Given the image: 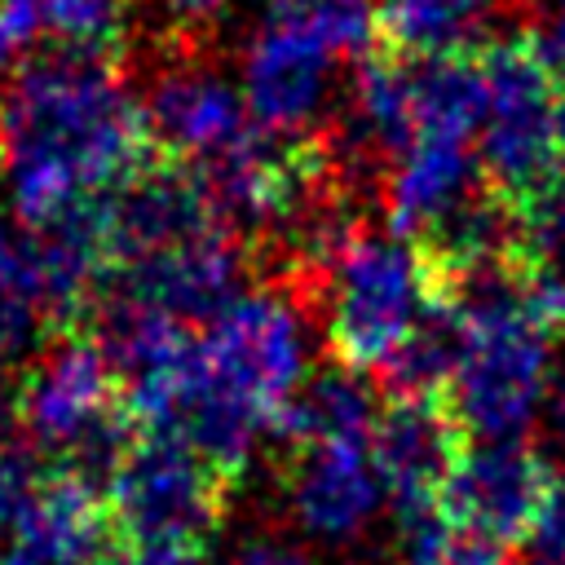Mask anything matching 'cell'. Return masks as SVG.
I'll use <instances>...</instances> for the list:
<instances>
[{
  "label": "cell",
  "mask_w": 565,
  "mask_h": 565,
  "mask_svg": "<svg viewBox=\"0 0 565 565\" xmlns=\"http://www.w3.org/2000/svg\"><path fill=\"white\" fill-rule=\"evenodd\" d=\"M150 150L146 106L110 57L53 49L0 84V181L22 230L110 199Z\"/></svg>",
  "instance_id": "1"
},
{
  "label": "cell",
  "mask_w": 565,
  "mask_h": 565,
  "mask_svg": "<svg viewBox=\"0 0 565 565\" xmlns=\"http://www.w3.org/2000/svg\"><path fill=\"white\" fill-rule=\"evenodd\" d=\"M305 322L282 291H243L159 371L124 384L137 433L194 446L230 481L247 468L256 437L274 433L305 375Z\"/></svg>",
  "instance_id": "2"
},
{
  "label": "cell",
  "mask_w": 565,
  "mask_h": 565,
  "mask_svg": "<svg viewBox=\"0 0 565 565\" xmlns=\"http://www.w3.org/2000/svg\"><path fill=\"white\" fill-rule=\"evenodd\" d=\"M318 291L327 300V344L335 362L358 375H380L437 300L424 252L393 230L366 225H353L322 265Z\"/></svg>",
  "instance_id": "3"
},
{
  "label": "cell",
  "mask_w": 565,
  "mask_h": 565,
  "mask_svg": "<svg viewBox=\"0 0 565 565\" xmlns=\"http://www.w3.org/2000/svg\"><path fill=\"white\" fill-rule=\"evenodd\" d=\"M477 66H481V128H477L481 181L512 212V221H525L561 185L556 150H552L556 79L530 35L481 44Z\"/></svg>",
  "instance_id": "4"
},
{
  "label": "cell",
  "mask_w": 565,
  "mask_h": 565,
  "mask_svg": "<svg viewBox=\"0 0 565 565\" xmlns=\"http://www.w3.org/2000/svg\"><path fill=\"white\" fill-rule=\"evenodd\" d=\"M18 424L35 450L66 455V468L102 477L115 468L119 450L132 437L124 415V375L102 344V335H62L31 366L18 393Z\"/></svg>",
  "instance_id": "5"
},
{
  "label": "cell",
  "mask_w": 565,
  "mask_h": 565,
  "mask_svg": "<svg viewBox=\"0 0 565 565\" xmlns=\"http://www.w3.org/2000/svg\"><path fill=\"white\" fill-rule=\"evenodd\" d=\"M102 490L124 547L199 552L221 525L230 477L181 437L132 428Z\"/></svg>",
  "instance_id": "6"
},
{
  "label": "cell",
  "mask_w": 565,
  "mask_h": 565,
  "mask_svg": "<svg viewBox=\"0 0 565 565\" xmlns=\"http://www.w3.org/2000/svg\"><path fill=\"white\" fill-rule=\"evenodd\" d=\"M552 481L556 477L547 459L525 437L468 441L437 494V508L450 525L508 547L516 539H530Z\"/></svg>",
  "instance_id": "7"
},
{
  "label": "cell",
  "mask_w": 565,
  "mask_h": 565,
  "mask_svg": "<svg viewBox=\"0 0 565 565\" xmlns=\"http://www.w3.org/2000/svg\"><path fill=\"white\" fill-rule=\"evenodd\" d=\"M243 238L234 230H207L141 260L115 269L102 300H124L163 313L181 327H207L243 291Z\"/></svg>",
  "instance_id": "8"
},
{
  "label": "cell",
  "mask_w": 565,
  "mask_h": 565,
  "mask_svg": "<svg viewBox=\"0 0 565 565\" xmlns=\"http://www.w3.org/2000/svg\"><path fill=\"white\" fill-rule=\"evenodd\" d=\"M468 441L472 437L455 419L446 393H384L371 450L397 516L437 508V494Z\"/></svg>",
  "instance_id": "9"
},
{
  "label": "cell",
  "mask_w": 565,
  "mask_h": 565,
  "mask_svg": "<svg viewBox=\"0 0 565 565\" xmlns=\"http://www.w3.org/2000/svg\"><path fill=\"white\" fill-rule=\"evenodd\" d=\"M287 499L318 539H353L388 499L371 433H340L287 446Z\"/></svg>",
  "instance_id": "10"
},
{
  "label": "cell",
  "mask_w": 565,
  "mask_h": 565,
  "mask_svg": "<svg viewBox=\"0 0 565 565\" xmlns=\"http://www.w3.org/2000/svg\"><path fill=\"white\" fill-rule=\"evenodd\" d=\"M331 66L335 53L318 44L309 31L287 22H265L243 53L238 93L265 132L305 137L331 88Z\"/></svg>",
  "instance_id": "11"
},
{
  "label": "cell",
  "mask_w": 565,
  "mask_h": 565,
  "mask_svg": "<svg viewBox=\"0 0 565 565\" xmlns=\"http://www.w3.org/2000/svg\"><path fill=\"white\" fill-rule=\"evenodd\" d=\"M141 106H146L154 146L185 168H199V163L225 154L256 128L243 93L207 66L159 71Z\"/></svg>",
  "instance_id": "12"
},
{
  "label": "cell",
  "mask_w": 565,
  "mask_h": 565,
  "mask_svg": "<svg viewBox=\"0 0 565 565\" xmlns=\"http://www.w3.org/2000/svg\"><path fill=\"white\" fill-rule=\"evenodd\" d=\"M106 221H110L115 269L128 260H141L150 252H163L172 243H185L194 234L230 230L221 221V212L212 207L199 172L177 159L146 163L132 181H124L106 199Z\"/></svg>",
  "instance_id": "13"
},
{
  "label": "cell",
  "mask_w": 565,
  "mask_h": 565,
  "mask_svg": "<svg viewBox=\"0 0 565 565\" xmlns=\"http://www.w3.org/2000/svg\"><path fill=\"white\" fill-rule=\"evenodd\" d=\"M499 0H375V44L428 62L477 53Z\"/></svg>",
  "instance_id": "14"
},
{
  "label": "cell",
  "mask_w": 565,
  "mask_h": 565,
  "mask_svg": "<svg viewBox=\"0 0 565 565\" xmlns=\"http://www.w3.org/2000/svg\"><path fill=\"white\" fill-rule=\"evenodd\" d=\"M40 322H49V300L35 247L0 216V358L26 349Z\"/></svg>",
  "instance_id": "15"
},
{
  "label": "cell",
  "mask_w": 565,
  "mask_h": 565,
  "mask_svg": "<svg viewBox=\"0 0 565 565\" xmlns=\"http://www.w3.org/2000/svg\"><path fill=\"white\" fill-rule=\"evenodd\" d=\"M269 22L309 31L335 57H358L375 44V0H269Z\"/></svg>",
  "instance_id": "16"
},
{
  "label": "cell",
  "mask_w": 565,
  "mask_h": 565,
  "mask_svg": "<svg viewBox=\"0 0 565 565\" xmlns=\"http://www.w3.org/2000/svg\"><path fill=\"white\" fill-rule=\"evenodd\" d=\"M44 22L62 53L110 57L128 31V0H44Z\"/></svg>",
  "instance_id": "17"
},
{
  "label": "cell",
  "mask_w": 565,
  "mask_h": 565,
  "mask_svg": "<svg viewBox=\"0 0 565 565\" xmlns=\"http://www.w3.org/2000/svg\"><path fill=\"white\" fill-rule=\"evenodd\" d=\"M44 40V0H0V75H13L35 62Z\"/></svg>",
  "instance_id": "18"
},
{
  "label": "cell",
  "mask_w": 565,
  "mask_h": 565,
  "mask_svg": "<svg viewBox=\"0 0 565 565\" xmlns=\"http://www.w3.org/2000/svg\"><path fill=\"white\" fill-rule=\"evenodd\" d=\"M44 472L35 468V459L18 446H0V530H13L18 516L26 512V503L35 499Z\"/></svg>",
  "instance_id": "19"
},
{
  "label": "cell",
  "mask_w": 565,
  "mask_h": 565,
  "mask_svg": "<svg viewBox=\"0 0 565 565\" xmlns=\"http://www.w3.org/2000/svg\"><path fill=\"white\" fill-rule=\"evenodd\" d=\"M516 230H521V238H525L534 252H543V256L565 274V181H561L525 221H516Z\"/></svg>",
  "instance_id": "20"
},
{
  "label": "cell",
  "mask_w": 565,
  "mask_h": 565,
  "mask_svg": "<svg viewBox=\"0 0 565 565\" xmlns=\"http://www.w3.org/2000/svg\"><path fill=\"white\" fill-rule=\"evenodd\" d=\"M530 543H534V556H547L556 565H565V481L556 477L543 508H539V521L530 530Z\"/></svg>",
  "instance_id": "21"
},
{
  "label": "cell",
  "mask_w": 565,
  "mask_h": 565,
  "mask_svg": "<svg viewBox=\"0 0 565 565\" xmlns=\"http://www.w3.org/2000/svg\"><path fill=\"white\" fill-rule=\"evenodd\" d=\"M154 4H159V13H163L181 35H203V31H212V26L230 13L234 0H154Z\"/></svg>",
  "instance_id": "22"
},
{
  "label": "cell",
  "mask_w": 565,
  "mask_h": 565,
  "mask_svg": "<svg viewBox=\"0 0 565 565\" xmlns=\"http://www.w3.org/2000/svg\"><path fill=\"white\" fill-rule=\"evenodd\" d=\"M230 565H309V552L282 534H256L238 543Z\"/></svg>",
  "instance_id": "23"
},
{
  "label": "cell",
  "mask_w": 565,
  "mask_h": 565,
  "mask_svg": "<svg viewBox=\"0 0 565 565\" xmlns=\"http://www.w3.org/2000/svg\"><path fill=\"white\" fill-rule=\"evenodd\" d=\"M530 40H534L539 57L547 62L552 79H561V84H565V4H561V13H552V18H547Z\"/></svg>",
  "instance_id": "24"
},
{
  "label": "cell",
  "mask_w": 565,
  "mask_h": 565,
  "mask_svg": "<svg viewBox=\"0 0 565 565\" xmlns=\"http://www.w3.org/2000/svg\"><path fill=\"white\" fill-rule=\"evenodd\" d=\"M0 565H84V561L62 556V552H53V547H40V543H31V539L9 534V543L0 547Z\"/></svg>",
  "instance_id": "25"
},
{
  "label": "cell",
  "mask_w": 565,
  "mask_h": 565,
  "mask_svg": "<svg viewBox=\"0 0 565 565\" xmlns=\"http://www.w3.org/2000/svg\"><path fill=\"white\" fill-rule=\"evenodd\" d=\"M115 565H203L199 552H177V547H128Z\"/></svg>",
  "instance_id": "26"
},
{
  "label": "cell",
  "mask_w": 565,
  "mask_h": 565,
  "mask_svg": "<svg viewBox=\"0 0 565 565\" xmlns=\"http://www.w3.org/2000/svg\"><path fill=\"white\" fill-rule=\"evenodd\" d=\"M552 150H556V172L565 181V88L556 93V106H552Z\"/></svg>",
  "instance_id": "27"
},
{
  "label": "cell",
  "mask_w": 565,
  "mask_h": 565,
  "mask_svg": "<svg viewBox=\"0 0 565 565\" xmlns=\"http://www.w3.org/2000/svg\"><path fill=\"white\" fill-rule=\"evenodd\" d=\"M18 419V397H9V384H4V375H0V437H4V428Z\"/></svg>",
  "instance_id": "28"
},
{
  "label": "cell",
  "mask_w": 565,
  "mask_h": 565,
  "mask_svg": "<svg viewBox=\"0 0 565 565\" xmlns=\"http://www.w3.org/2000/svg\"><path fill=\"white\" fill-rule=\"evenodd\" d=\"M556 419H561V433H565V380H561V393H556Z\"/></svg>",
  "instance_id": "29"
},
{
  "label": "cell",
  "mask_w": 565,
  "mask_h": 565,
  "mask_svg": "<svg viewBox=\"0 0 565 565\" xmlns=\"http://www.w3.org/2000/svg\"><path fill=\"white\" fill-rule=\"evenodd\" d=\"M561 4H565V0H561Z\"/></svg>",
  "instance_id": "30"
}]
</instances>
